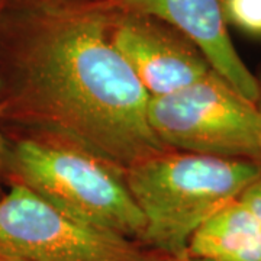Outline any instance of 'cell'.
<instances>
[{
    "instance_id": "6",
    "label": "cell",
    "mask_w": 261,
    "mask_h": 261,
    "mask_svg": "<svg viewBox=\"0 0 261 261\" xmlns=\"http://www.w3.org/2000/svg\"><path fill=\"white\" fill-rule=\"evenodd\" d=\"M111 41L149 96H164L212 71L202 53L157 19L112 9Z\"/></svg>"
},
{
    "instance_id": "9",
    "label": "cell",
    "mask_w": 261,
    "mask_h": 261,
    "mask_svg": "<svg viewBox=\"0 0 261 261\" xmlns=\"http://www.w3.org/2000/svg\"><path fill=\"white\" fill-rule=\"evenodd\" d=\"M224 9L228 23L261 37V0H224Z\"/></svg>"
},
{
    "instance_id": "12",
    "label": "cell",
    "mask_w": 261,
    "mask_h": 261,
    "mask_svg": "<svg viewBox=\"0 0 261 261\" xmlns=\"http://www.w3.org/2000/svg\"><path fill=\"white\" fill-rule=\"evenodd\" d=\"M0 261H25V260L18 258V257H15V255H10V254H8V252L0 251Z\"/></svg>"
},
{
    "instance_id": "2",
    "label": "cell",
    "mask_w": 261,
    "mask_h": 261,
    "mask_svg": "<svg viewBox=\"0 0 261 261\" xmlns=\"http://www.w3.org/2000/svg\"><path fill=\"white\" fill-rule=\"evenodd\" d=\"M260 177L261 163L168 151L125 171L145 218L142 241L168 258L186 257L196 229Z\"/></svg>"
},
{
    "instance_id": "10",
    "label": "cell",
    "mask_w": 261,
    "mask_h": 261,
    "mask_svg": "<svg viewBox=\"0 0 261 261\" xmlns=\"http://www.w3.org/2000/svg\"><path fill=\"white\" fill-rule=\"evenodd\" d=\"M240 200L261 221V177L244 190Z\"/></svg>"
},
{
    "instance_id": "14",
    "label": "cell",
    "mask_w": 261,
    "mask_h": 261,
    "mask_svg": "<svg viewBox=\"0 0 261 261\" xmlns=\"http://www.w3.org/2000/svg\"><path fill=\"white\" fill-rule=\"evenodd\" d=\"M27 2H38V0H8V3H27ZM94 2H103V0H94Z\"/></svg>"
},
{
    "instance_id": "7",
    "label": "cell",
    "mask_w": 261,
    "mask_h": 261,
    "mask_svg": "<svg viewBox=\"0 0 261 261\" xmlns=\"http://www.w3.org/2000/svg\"><path fill=\"white\" fill-rule=\"evenodd\" d=\"M113 10L157 19L177 31L205 57L211 68L254 103L260 82L235 49L228 32L224 0H103Z\"/></svg>"
},
{
    "instance_id": "5",
    "label": "cell",
    "mask_w": 261,
    "mask_h": 261,
    "mask_svg": "<svg viewBox=\"0 0 261 261\" xmlns=\"http://www.w3.org/2000/svg\"><path fill=\"white\" fill-rule=\"evenodd\" d=\"M0 251L25 261H160L129 238L77 219L22 183L0 199Z\"/></svg>"
},
{
    "instance_id": "1",
    "label": "cell",
    "mask_w": 261,
    "mask_h": 261,
    "mask_svg": "<svg viewBox=\"0 0 261 261\" xmlns=\"http://www.w3.org/2000/svg\"><path fill=\"white\" fill-rule=\"evenodd\" d=\"M111 22L103 2L6 3L0 48L15 68L19 116L125 174L167 147L148 122L151 96L113 47Z\"/></svg>"
},
{
    "instance_id": "13",
    "label": "cell",
    "mask_w": 261,
    "mask_h": 261,
    "mask_svg": "<svg viewBox=\"0 0 261 261\" xmlns=\"http://www.w3.org/2000/svg\"><path fill=\"white\" fill-rule=\"evenodd\" d=\"M160 261H203V260H195V258H190V257H181V258H166V260Z\"/></svg>"
},
{
    "instance_id": "4",
    "label": "cell",
    "mask_w": 261,
    "mask_h": 261,
    "mask_svg": "<svg viewBox=\"0 0 261 261\" xmlns=\"http://www.w3.org/2000/svg\"><path fill=\"white\" fill-rule=\"evenodd\" d=\"M148 122L167 148L261 163L258 105L214 70L173 93L151 96Z\"/></svg>"
},
{
    "instance_id": "11",
    "label": "cell",
    "mask_w": 261,
    "mask_h": 261,
    "mask_svg": "<svg viewBox=\"0 0 261 261\" xmlns=\"http://www.w3.org/2000/svg\"><path fill=\"white\" fill-rule=\"evenodd\" d=\"M6 3H8V0H0V25H2L5 9H6ZM3 160H5V141L0 134V173H2V167H3Z\"/></svg>"
},
{
    "instance_id": "3",
    "label": "cell",
    "mask_w": 261,
    "mask_h": 261,
    "mask_svg": "<svg viewBox=\"0 0 261 261\" xmlns=\"http://www.w3.org/2000/svg\"><path fill=\"white\" fill-rule=\"evenodd\" d=\"M19 183L87 224L142 240L145 218L119 170L63 142L20 141L12 152Z\"/></svg>"
},
{
    "instance_id": "15",
    "label": "cell",
    "mask_w": 261,
    "mask_h": 261,
    "mask_svg": "<svg viewBox=\"0 0 261 261\" xmlns=\"http://www.w3.org/2000/svg\"><path fill=\"white\" fill-rule=\"evenodd\" d=\"M258 82H260V99H258V103H257V105H258V109H260L261 112V80H258Z\"/></svg>"
},
{
    "instance_id": "8",
    "label": "cell",
    "mask_w": 261,
    "mask_h": 261,
    "mask_svg": "<svg viewBox=\"0 0 261 261\" xmlns=\"http://www.w3.org/2000/svg\"><path fill=\"white\" fill-rule=\"evenodd\" d=\"M186 257L203 261H261V221L240 197L233 199L196 229Z\"/></svg>"
}]
</instances>
